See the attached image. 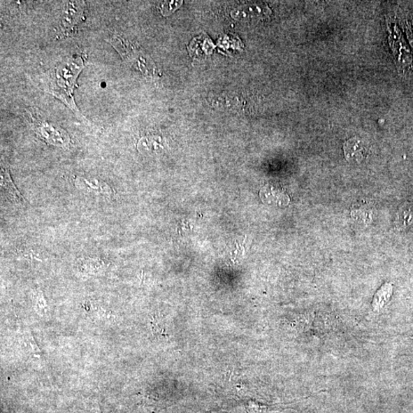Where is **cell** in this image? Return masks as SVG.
Returning <instances> with one entry per match:
<instances>
[{
	"mask_svg": "<svg viewBox=\"0 0 413 413\" xmlns=\"http://www.w3.org/2000/svg\"><path fill=\"white\" fill-rule=\"evenodd\" d=\"M84 66V57L76 56L61 64L56 70L55 78L52 79L51 93L66 102L75 112H77L78 109L73 97V92L76 87L78 75Z\"/></svg>",
	"mask_w": 413,
	"mask_h": 413,
	"instance_id": "cell-1",
	"label": "cell"
},
{
	"mask_svg": "<svg viewBox=\"0 0 413 413\" xmlns=\"http://www.w3.org/2000/svg\"><path fill=\"white\" fill-rule=\"evenodd\" d=\"M85 3L71 1L66 3L60 24V35L70 36L75 34L78 23L83 20Z\"/></svg>",
	"mask_w": 413,
	"mask_h": 413,
	"instance_id": "cell-2",
	"label": "cell"
},
{
	"mask_svg": "<svg viewBox=\"0 0 413 413\" xmlns=\"http://www.w3.org/2000/svg\"><path fill=\"white\" fill-rule=\"evenodd\" d=\"M34 122L37 134L48 143L61 145V147L69 143L68 133L58 126L48 124L45 121L38 120L34 117Z\"/></svg>",
	"mask_w": 413,
	"mask_h": 413,
	"instance_id": "cell-3",
	"label": "cell"
},
{
	"mask_svg": "<svg viewBox=\"0 0 413 413\" xmlns=\"http://www.w3.org/2000/svg\"><path fill=\"white\" fill-rule=\"evenodd\" d=\"M344 151L347 160L352 163H361L368 152L366 144L358 138L347 140L344 145Z\"/></svg>",
	"mask_w": 413,
	"mask_h": 413,
	"instance_id": "cell-4",
	"label": "cell"
},
{
	"mask_svg": "<svg viewBox=\"0 0 413 413\" xmlns=\"http://www.w3.org/2000/svg\"><path fill=\"white\" fill-rule=\"evenodd\" d=\"M1 187L2 190H3L4 193L7 194L8 197L13 199L15 203H23V197L15 187L9 172H8V170L3 167V165L1 169Z\"/></svg>",
	"mask_w": 413,
	"mask_h": 413,
	"instance_id": "cell-5",
	"label": "cell"
},
{
	"mask_svg": "<svg viewBox=\"0 0 413 413\" xmlns=\"http://www.w3.org/2000/svg\"><path fill=\"white\" fill-rule=\"evenodd\" d=\"M393 287L390 283H386L377 291V295L375 297L374 305L375 309L379 310L380 307L384 306V305L390 300L392 296Z\"/></svg>",
	"mask_w": 413,
	"mask_h": 413,
	"instance_id": "cell-6",
	"label": "cell"
},
{
	"mask_svg": "<svg viewBox=\"0 0 413 413\" xmlns=\"http://www.w3.org/2000/svg\"><path fill=\"white\" fill-rule=\"evenodd\" d=\"M78 185L80 187L87 188L89 191H94L96 193H107L108 186L104 183H101L99 181H89L85 177H78Z\"/></svg>",
	"mask_w": 413,
	"mask_h": 413,
	"instance_id": "cell-7",
	"label": "cell"
},
{
	"mask_svg": "<svg viewBox=\"0 0 413 413\" xmlns=\"http://www.w3.org/2000/svg\"><path fill=\"white\" fill-rule=\"evenodd\" d=\"M413 219V208L403 207L398 213V223L401 228H406Z\"/></svg>",
	"mask_w": 413,
	"mask_h": 413,
	"instance_id": "cell-8",
	"label": "cell"
},
{
	"mask_svg": "<svg viewBox=\"0 0 413 413\" xmlns=\"http://www.w3.org/2000/svg\"><path fill=\"white\" fill-rule=\"evenodd\" d=\"M25 341L29 345V349L32 353L35 354L36 355L41 354V351L39 350V348L37 346L34 338H32L31 335H26Z\"/></svg>",
	"mask_w": 413,
	"mask_h": 413,
	"instance_id": "cell-9",
	"label": "cell"
},
{
	"mask_svg": "<svg viewBox=\"0 0 413 413\" xmlns=\"http://www.w3.org/2000/svg\"><path fill=\"white\" fill-rule=\"evenodd\" d=\"M407 34L410 43L413 46V22L409 23L407 25Z\"/></svg>",
	"mask_w": 413,
	"mask_h": 413,
	"instance_id": "cell-10",
	"label": "cell"
}]
</instances>
